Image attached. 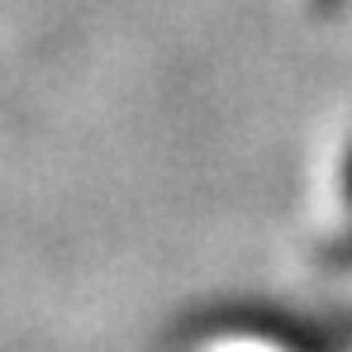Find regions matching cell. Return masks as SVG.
I'll use <instances>...</instances> for the list:
<instances>
[{
    "mask_svg": "<svg viewBox=\"0 0 352 352\" xmlns=\"http://www.w3.org/2000/svg\"><path fill=\"white\" fill-rule=\"evenodd\" d=\"M319 257H324V262H329L333 272H352V234L333 238V243H329V248H324Z\"/></svg>",
    "mask_w": 352,
    "mask_h": 352,
    "instance_id": "obj_1",
    "label": "cell"
},
{
    "mask_svg": "<svg viewBox=\"0 0 352 352\" xmlns=\"http://www.w3.org/2000/svg\"><path fill=\"white\" fill-rule=\"evenodd\" d=\"M338 190H343V205L352 210V138H348V153H343V167H338Z\"/></svg>",
    "mask_w": 352,
    "mask_h": 352,
    "instance_id": "obj_2",
    "label": "cell"
},
{
    "mask_svg": "<svg viewBox=\"0 0 352 352\" xmlns=\"http://www.w3.org/2000/svg\"><path fill=\"white\" fill-rule=\"evenodd\" d=\"M309 5H314V14H324V19H333V14L348 10V0H309Z\"/></svg>",
    "mask_w": 352,
    "mask_h": 352,
    "instance_id": "obj_3",
    "label": "cell"
}]
</instances>
